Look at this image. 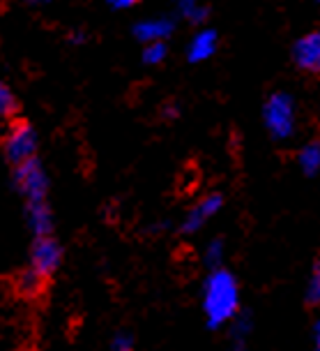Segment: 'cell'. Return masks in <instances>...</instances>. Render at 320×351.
<instances>
[{
    "mask_svg": "<svg viewBox=\"0 0 320 351\" xmlns=\"http://www.w3.org/2000/svg\"><path fill=\"white\" fill-rule=\"evenodd\" d=\"M240 289L237 280L224 268H212L203 287V312L210 326H222L237 315Z\"/></svg>",
    "mask_w": 320,
    "mask_h": 351,
    "instance_id": "cell-1",
    "label": "cell"
},
{
    "mask_svg": "<svg viewBox=\"0 0 320 351\" xmlns=\"http://www.w3.org/2000/svg\"><path fill=\"white\" fill-rule=\"evenodd\" d=\"M263 123L277 141L291 139L295 132V102L286 93H272L263 106Z\"/></svg>",
    "mask_w": 320,
    "mask_h": 351,
    "instance_id": "cell-2",
    "label": "cell"
},
{
    "mask_svg": "<svg viewBox=\"0 0 320 351\" xmlns=\"http://www.w3.org/2000/svg\"><path fill=\"white\" fill-rule=\"evenodd\" d=\"M14 185H16V190L26 197L28 204L46 202L49 178H46V171H44L42 162L37 158L26 160L14 167Z\"/></svg>",
    "mask_w": 320,
    "mask_h": 351,
    "instance_id": "cell-3",
    "label": "cell"
},
{
    "mask_svg": "<svg viewBox=\"0 0 320 351\" xmlns=\"http://www.w3.org/2000/svg\"><path fill=\"white\" fill-rule=\"evenodd\" d=\"M3 148H5V158H8L14 167L26 160H33L37 153L35 130L23 121L12 123L8 134H5V139H3Z\"/></svg>",
    "mask_w": 320,
    "mask_h": 351,
    "instance_id": "cell-4",
    "label": "cell"
},
{
    "mask_svg": "<svg viewBox=\"0 0 320 351\" xmlns=\"http://www.w3.org/2000/svg\"><path fill=\"white\" fill-rule=\"evenodd\" d=\"M60 261H62V250L58 245V241L53 236H37L33 243V252H30V268L46 280L58 271Z\"/></svg>",
    "mask_w": 320,
    "mask_h": 351,
    "instance_id": "cell-5",
    "label": "cell"
},
{
    "mask_svg": "<svg viewBox=\"0 0 320 351\" xmlns=\"http://www.w3.org/2000/svg\"><path fill=\"white\" fill-rule=\"evenodd\" d=\"M293 60L306 74H320V30L306 33L295 42Z\"/></svg>",
    "mask_w": 320,
    "mask_h": 351,
    "instance_id": "cell-6",
    "label": "cell"
},
{
    "mask_svg": "<svg viewBox=\"0 0 320 351\" xmlns=\"http://www.w3.org/2000/svg\"><path fill=\"white\" fill-rule=\"evenodd\" d=\"M222 204H224L222 194H208L205 199H200V202L187 213L185 222H182V231H185V234H194V231H198L200 227H205V222L222 210Z\"/></svg>",
    "mask_w": 320,
    "mask_h": 351,
    "instance_id": "cell-7",
    "label": "cell"
},
{
    "mask_svg": "<svg viewBox=\"0 0 320 351\" xmlns=\"http://www.w3.org/2000/svg\"><path fill=\"white\" fill-rule=\"evenodd\" d=\"M217 44H219V37H217L215 30L200 28L198 33L191 37L189 47H187V58H189V62L208 60L210 56L217 51Z\"/></svg>",
    "mask_w": 320,
    "mask_h": 351,
    "instance_id": "cell-8",
    "label": "cell"
},
{
    "mask_svg": "<svg viewBox=\"0 0 320 351\" xmlns=\"http://www.w3.org/2000/svg\"><path fill=\"white\" fill-rule=\"evenodd\" d=\"M175 30V23L171 19H148L134 26V37H139L141 42H166V37H171Z\"/></svg>",
    "mask_w": 320,
    "mask_h": 351,
    "instance_id": "cell-9",
    "label": "cell"
},
{
    "mask_svg": "<svg viewBox=\"0 0 320 351\" xmlns=\"http://www.w3.org/2000/svg\"><path fill=\"white\" fill-rule=\"evenodd\" d=\"M26 213H28V224L33 229L35 238L37 236H51L53 231V217H51V210H49L46 202H33L26 206Z\"/></svg>",
    "mask_w": 320,
    "mask_h": 351,
    "instance_id": "cell-10",
    "label": "cell"
},
{
    "mask_svg": "<svg viewBox=\"0 0 320 351\" xmlns=\"http://www.w3.org/2000/svg\"><path fill=\"white\" fill-rule=\"evenodd\" d=\"M297 160H299V167H302V171L306 176H313L320 169V143L318 141L306 143V146L299 150Z\"/></svg>",
    "mask_w": 320,
    "mask_h": 351,
    "instance_id": "cell-11",
    "label": "cell"
},
{
    "mask_svg": "<svg viewBox=\"0 0 320 351\" xmlns=\"http://www.w3.org/2000/svg\"><path fill=\"white\" fill-rule=\"evenodd\" d=\"M175 8L191 23H203L208 19V8L200 5L198 0H175Z\"/></svg>",
    "mask_w": 320,
    "mask_h": 351,
    "instance_id": "cell-12",
    "label": "cell"
},
{
    "mask_svg": "<svg viewBox=\"0 0 320 351\" xmlns=\"http://www.w3.org/2000/svg\"><path fill=\"white\" fill-rule=\"evenodd\" d=\"M42 287H44V278L40 273H35L33 268L23 271L21 278H18V289L26 293V296H37L42 291Z\"/></svg>",
    "mask_w": 320,
    "mask_h": 351,
    "instance_id": "cell-13",
    "label": "cell"
},
{
    "mask_svg": "<svg viewBox=\"0 0 320 351\" xmlns=\"http://www.w3.org/2000/svg\"><path fill=\"white\" fill-rule=\"evenodd\" d=\"M166 53H168L166 42H148L146 49H143V62L146 65H159L166 58Z\"/></svg>",
    "mask_w": 320,
    "mask_h": 351,
    "instance_id": "cell-14",
    "label": "cell"
},
{
    "mask_svg": "<svg viewBox=\"0 0 320 351\" xmlns=\"http://www.w3.org/2000/svg\"><path fill=\"white\" fill-rule=\"evenodd\" d=\"M306 300H309L311 305H320V256H318V261L313 263L309 289H306Z\"/></svg>",
    "mask_w": 320,
    "mask_h": 351,
    "instance_id": "cell-15",
    "label": "cell"
},
{
    "mask_svg": "<svg viewBox=\"0 0 320 351\" xmlns=\"http://www.w3.org/2000/svg\"><path fill=\"white\" fill-rule=\"evenodd\" d=\"M14 111H16L14 93H12L5 84H0V118H10Z\"/></svg>",
    "mask_w": 320,
    "mask_h": 351,
    "instance_id": "cell-16",
    "label": "cell"
},
{
    "mask_svg": "<svg viewBox=\"0 0 320 351\" xmlns=\"http://www.w3.org/2000/svg\"><path fill=\"white\" fill-rule=\"evenodd\" d=\"M222 259H224V243L212 241L208 250H205V263L210 268H222Z\"/></svg>",
    "mask_w": 320,
    "mask_h": 351,
    "instance_id": "cell-17",
    "label": "cell"
},
{
    "mask_svg": "<svg viewBox=\"0 0 320 351\" xmlns=\"http://www.w3.org/2000/svg\"><path fill=\"white\" fill-rule=\"evenodd\" d=\"M111 351H134V340H131V335L118 333L116 337H113Z\"/></svg>",
    "mask_w": 320,
    "mask_h": 351,
    "instance_id": "cell-18",
    "label": "cell"
},
{
    "mask_svg": "<svg viewBox=\"0 0 320 351\" xmlns=\"http://www.w3.org/2000/svg\"><path fill=\"white\" fill-rule=\"evenodd\" d=\"M136 3H139V0H109V5L113 10H129V8H134Z\"/></svg>",
    "mask_w": 320,
    "mask_h": 351,
    "instance_id": "cell-19",
    "label": "cell"
},
{
    "mask_svg": "<svg viewBox=\"0 0 320 351\" xmlns=\"http://www.w3.org/2000/svg\"><path fill=\"white\" fill-rule=\"evenodd\" d=\"M70 40H72L74 44H81V42H83V33H81V30H77V33H72Z\"/></svg>",
    "mask_w": 320,
    "mask_h": 351,
    "instance_id": "cell-20",
    "label": "cell"
},
{
    "mask_svg": "<svg viewBox=\"0 0 320 351\" xmlns=\"http://www.w3.org/2000/svg\"><path fill=\"white\" fill-rule=\"evenodd\" d=\"M313 337H316V347L320 351V319H318V324H316V330H313Z\"/></svg>",
    "mask_w": 320,
    "mask_h": 351,
    "instance_id": "cell-21",
    "label": "cell"
},
{
    "mask_svg": "<svg viewBox=\"0 0 320 351\" xmlns=\"http://www.w3.org/2000/svg\"><path fill=\"white\" fill-rule=\"evenodd\" d=\"M178 116V109L175 106H166V118H175Z\"/></svg>",
    "mask_w": 320,
    "mask_h": 351,
    "instance_id": "cell-22",
    "label": "cell"
},
{
    "mask_svg": "<svg viewBox=\"0 0 320 351\" xmlns=\"http://www.w3.org/2000/svg\"><path fill=\"white\" fill-rule=\"evenodd\" d=\"M30 3H35V5H46V3H51V0H30Z\"/></svg>",
    "mask_w": 320,
    "mask_h": 351,
    "instance_id": "cell-23",
    "label": "cell"
},
{
    "mask_svg": "<svg viewBox=\"0 0 320 351\" xmlns=\"http://www.w3.org/2000/svg\"><path fill=\"white\" fill-rule=\"evenodd\" d=\"M313 3H320V0H313Z\"/></svg>",
    "mask_w": 320,
    "mask_h": 351,
    "instance_id": "cell-24",
    "label": "cell"
}]
</instances>
